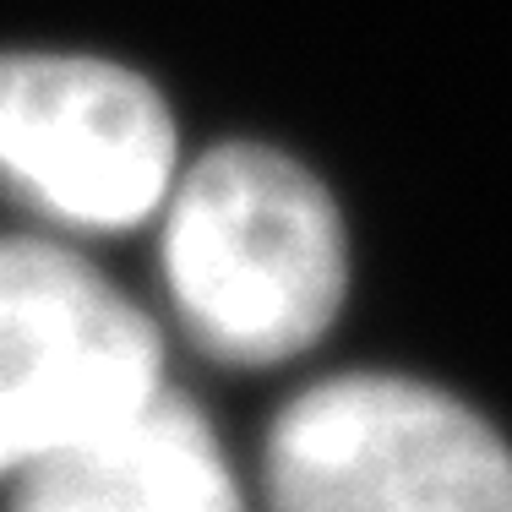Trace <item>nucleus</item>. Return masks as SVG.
Returning a JSON list of instances; mask_svg holds the SVG:
<instances>
[{"label":"nucleus","mask_w":512,"mask_h":512,"mask_svg":"<svg viewBox=\"0 0 512 512\" xmlns=\"http://www.w3.org/2000/svg\"><path fill=\"white\" fill-rule=\"evenodd\" d=\"M164 289L224 365H284L333 333L349 224L333 186L273 142H218L164 202Z\"/></svg>","instance_id":"nucleus-1"},{"label":"nucleus","mask_w":512,"mask_h":512,"mask_svg":"<svg viewBox=\"0 0 512 512\" xmlns=\"http://www.w3.org/2000/svg\"><path fill=\"white\" fill-rule=\"evenodd\" d=\"M158 387L164 344L137 300L60 246L0 240V480Z\"/></svg>","instance_id":"nucleus-3"},{"label":"nucleus","mask_w":512,"mask_h":512,"mask_svg":"<svg viewBox=\"0 0 512 512\" xmlns=\"http://www.w3.org/2000/svg\"><path fill=\"white\" fill-rule=\"evenodd\" d=\"M6 512H246V502L207 414L158 387L22 469Z\"/></svg>","instance_id":"nucleus-5"},{"label":"nucleus","mask_w":512,"mask_h":512,"mask_svg":"<svg viewBox=\"0 0 512 512\" xmlns=\"http://www.w3.org/2000/svg\"><path fill=\"white\" fill-rule=\"evenodd\" d=\"M180 137L148 77L93 55H0V180L55 224L131 229L169 202Z\"/></svg>","instance_id":"nucleus-4"},{"label":"nucleus","mask_w":512,"mask_h":512,"mask_svg":"<svg viewBox=\"0 0 512 512\" xmlns=\"http://www.w3.org/2000/svg\"><path fill=\"white\" fill-rule=\"evenodd\" d=\"M267 512H512V447L431 382L349 371L267 431Z\"/></svg>","instance_id":"nucleus-2"}]
</instances>
